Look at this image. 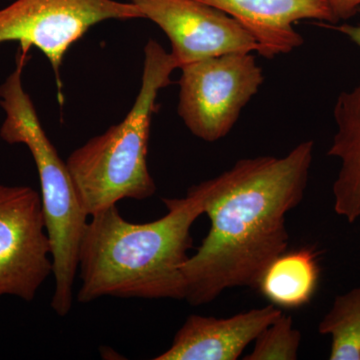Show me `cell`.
<instances>
[{
    "label": "cell",
    "instance_id": "6da1fadb",
    "mask_svg": "<svg viewBox=\"0 0 360 360\" xmlns=\"http://www.w3.org/2000/svg\"><path fill=\"white\" fill-rule=\"evenodd\" d=\"M314 150V141H303L283 158H245L201 182L210 229L184 265L189 304H207L229 288H257L288 250L286 214L304 198Z\"/></svg>",
    "mask_w": 360,
    "mask_h": 360
},
{
    "label": "cell",
    "instance_id": "5bb4252c",
    "mask_svg": "<svg viewBox=\"0 0 360 360\" xmlns=\"http://www.w3.org/2000/svg\"><path fill=\"white\" fill-rule=\"evenodd\" d=\"M302 342V333L293 328L292 319L283 312L264 328L257 340L252 352L245 360H295Z\"/></svg>",
    "mask_w": 360,
    "mask_h": 360
},
{
    "label": "cell",
    "instance_id": "277c9868",
    "mask_svg": "<svg viewBox=\"0 0 360 360\" xmlns=\"http://www.w3.org/2000/svg\"><path fill=\"white\" fill-rule=\"evenodd\" d=\"M28 52L20 49L15 68L0 85V106L6 115L0 137L9 144H25L37 165L56 283L51 307L58 316L65 317L72 309L78 251L89 217L82 207L66 162L45 134L23 85Z\"/></svg>",
    "mask_w": 360,
    "mask_h": 360
},
{
    "label": "cell",
    "instance_id": "8992f818",
    "mask_svg": "<svg viewBox=\"0 0 360 360\" xmlns=\"http://www.w3.org/2000/svg\"><path fill=\"white\" fill-rule=\"evenodd\" d=\"M144 18L134 2L117 0H13L0 9V44L37 47L49 59L61 91L59 70L71 45L89 28L110 20Z\"/></svg>",
    "mask_w": 360,
    "mask_h": 360
},
{
    "label": "cell",
    "instance_id": "ba28073f",
    "mask_svg": "<svg viewBox=\"0 0 360 360\" xmlns=\"http://www.w3.org/2000/svg\"><path fill=\"white\" fill-rule=\"evenodd\" d=\"M172 42L182 66L229 53L258 52L257 40L229 14L198 0H132Z\"/></svg>",
    "mask_w": 360,
    "mask_h": 360
},
{
    "label": "cell",
    "instance_id": "30bf717a",
    "mask_svg": "<svg viewBox=\"0 0 360 360\" xmlns=\"http://www.w3.org/2000/svg\"><path fill=\"white\" fill-rule=\"evenodd\" d=\"M229 14L257 40L258 53L272 59L303 44L293 25L315 20L338 23L328 0H198Z\"/></svg>",
    "mask_w": 360,
    "mask_h": 360
},
{
    "label": "cell",
    "instance_id": "9a60e30c",
    "mask_svg": "<svg viewBox=\"0 0 360 360\" xmlns=\"http://www.w3.org/2000/svg\"><path fill=\"white\" fill-rule=\"evenodd\" d=\"M336 21L349 20L359 13L360 0H328Z\"/></svg>",
    "mask_w": 360,
    "mask_h": 360
},
{
    "label": "cell",
    "instance_id": "52a82bcc",
    "mask_svg": "<svg viewBox=\"0 0 360 360\" xmlns=\"http://www.w3.org/2000/svg\"><path fill=\"white\" fill-rule=\"evenodd\" d=\"M52 270L40 193L30 186L0 184V297L32 302Z\"/></svg>",
    "mask_w": 360,
    "mask_h": 360
},
{
    "label": "cell",
    "instance_id": "3957f363",
    "mask_svg": "<svg viewBox=\"0 0 360 360\" xmlns=\"http://www.w3.org/2000/svg\"><path fill=\"white\" fill-rule=\"evenodd\" d=\"M179 68L155 40L144 47L141 85L124 120L75 149L65 161L82 207L89 217L122 200H143L156 191L148 153L156 98Z\"/></svg>",
    "mask_w": 360,
    "mask_h": 360
},
{
    "label": "cell",
    "instance_id": "7a4b0ae2",
    "mask_svg": "<svg viewBox=\"0 0 360 360\" xmlns=\"http://www.w3.org/2000/svg\"><path fill=\"white\" fill-rule=\"evenodd\" d=\"M162 201L167 214L148 224L127 221L116 205L89 217L78 251V302L186 300L184 265L193 248L191 227L205 213V193L200 184L184 198Z\"/></svg>",
    "mask_w": 360,
    "mask_h": 360
},
{
    "label": "cell",
    "instance_id": "8fae6325",
    "mask_svg": "<svg viewBox=\"0 0 360 360\" xmlns=\"http://www.w3.org/2000/svg\"><path fill=\"white\" fill-rule=\"evenodd\" d=\"M335 118L338 131L328 151L341 162L333 187L335 210L354 224L360 219V84L340 94Z\"/></svg>",
    "mask_w": 360,
    "mask_h": 360
},
{
    "label": "cell",
    "instance_id": "9c48e42d",
    "mask_svg": "<svg viewBox=\"0 0 360 360\" xmlns=\"http://www.w3.org/2000/svg\"><path fill=\"white\" fill-rule=\"evenodd\" d=\"M281 314L270 303L225 319L189 315L170 347L153 359L236 360Z\"/></svg>",
    "mask_w": 360,
    "mask_h": 360
},
{
    "label": "cell",
    "instance_id": "5b68a950",
    "mask_svg": "<svg viewBox=\"0 0 360 360\" xmlns=\"http://www.w3.org/2000/svg\"><path fill=\"white\" fill-rule=\"evenodd\" d=\"M177 112L187 129L207 142L226 136L264 82L250 53H229L182 66Z\"/></svg>",
    "mask_w": 360,
    "mask_h": 360
},
{
    "label": "cell",
    "instance_id": "2e32d148",
    "mask_svg": "<svg viewBox=\"0 0 360 360\" xmlns=\"http://www.w3.org/2000/svg\"><path fill=\"white\" fill-rule=\"evenodd\" d=\"M333 28L338 30V32L342 33V34L347 35L348 39L360 47V23L356 25H342L340 26H335Z\"/></svg>",
    "mask_w": 360,
    "mask_h": 360
},
{
    "label": "cell",
    "instance_id": "7c38bea8",
    "mask_svg": "<svg viewBox=\"0 0 360 360\" xmlns=\"http://www.w3.org/2000/svg\"><path fill=\"white\" fill-rule=\"evenodd\" d=\"M317 255L310 248L286 250L267 266L257 290L281 309H297L314 297L319 283Z\"/></svg>",
    "mask_w": 360,
    "mask_h": 360
},
{
    "label": "cell",
    "instance_id": "4fadbf2b",
    "mask_svg": "<svg viewBox=\"0 0 360 360\" xmlns=\"http://www.w3.org/2000/svg\"><path fill=\"white\" fill-rule=\"evenodd\" d=\"M319 331L331 336L329 359L360 360V285L335 298Z\"/></svg>",
    "mask_w": 360,
    "mask_h": 360
}]
</instances>
